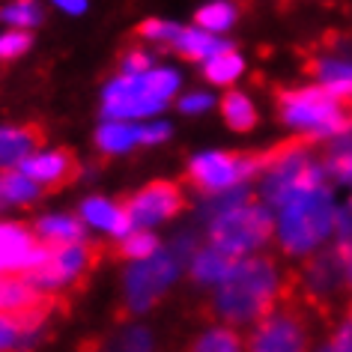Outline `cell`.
Here are the masks:
<instances>
[{
    "label": "cell",
    "mask_w": 352,
    "mask_h": 352,
    "mask_svg": "<svg viewBox=\"0 0 352 352\" xmlns=\"http://www.w3.org/2000/svg\"><path fill=\"white\" fill-rule=\"evenodd\" d=\"M209 104H212V96L209 93H188L179 99V108L186 113H200V111H209Z\"/></svg>",
    "instance_id": "32"
},
{
    "label": "cell",
    "mask_w": 352,
    "mask_h": 352,
    "mask_svg": "<svg viewBox=\"0 0 352 352\" xmlns=\"http://www.w3.org/2000/svg\"><path fill=\"white\" fill-rule=\"evenodd\" d=\"M36 239L45 245H75V242H87L84 224L66 215H51L36 221Z\"/></svg>",
    "instance_id": "18"
},
{
    "label": "cell",
    "mask_w": 352,
    "mask_h": 352,
    "mask_svg": "<svg viewBox=\"0 0 352 352\" xmlns=\"http://www.w3.org/2000/svg\"><path fill=\"white\" fill-rule=\"evenodd\" d=\"M173 48L179 51L182 57H191V60H212L218 54H224V51H230V45H227L224 39H215L212 33L206 30H182L179 39L173 42Z\"/></svg>",
    "instance_id": "19"
},
{
    "label": "cell",
    "mask_w": 352,
    "mask_h": 352,
    "mask_svg": "<svg viewBox=\"0 0 352 352\" xmlns=\"http://www.w3.org/2000/svg\"><path fill=\"white\" fill-rule=\"evenodd\" d=\"M236 263H239V257H230V254H224V251H218L209 245V248L197 251L195 263H191V275H195L200 284H221V280L236 269Z\"/></svg>",
    "instance_id": "17"
},
{
    "label": "cell",
    "mask_w": 352,
    "mask_h": 352,
    "mask_svg": "<svg viewBox=\"0 0 352 352\" xmlns=\"http://www.w3.org/2000/svg\"><path fill=\"white\" fill-rule=\"evenodd\" d=\"M221 111H224L227 126L236 131H251L257 126V111H254V104L245 93H236V90L227 93L221 99Z\"/></svg>",
    "instance_id": "21"
},
{
    "label": "cell",
    "mask_w": 352,
    "mask_h": 352,
    "mask_svg": "<svg viewBox=\"0 0 352 352\" xmlns=\"http://www.w3.org/2000/svg\"><path fill=\"white\" fill-rule=\"evenodd\" d=\"M96 144L104 153H126L131 144H140V129L129 126V122H104L96 135Z\"/></svg>",
    "instance_id": "22"
},
{
    "label": "cell",
    "mask_w": 352,
    "mask_h": 352,
    "mask_svg": "<svg viewBox=\"0 0 352 352\" xmlns=\"http://www.w3.org/2000/svg\"><path fill=\"white\" fill-rule=\"evenodd\" d=\"M39 197V186L21 170H0V209L21 206Z\"/></svg>",
    "instance_id": "20"
},
{
    "label": "cell",
    "mask_w": 352,
    "mask_h": 352,
    "mask_svg": "<svg viewBox=\"0 0 352 352\" xmlns=\"http://www.w3.org/2000/svg\"><path fill=\"white\" fill-rule=\"evenodd\" d=\"M48 293H39L24 278H0V314H21L36 307Z\"/></svg>",
    "instance_id": "16"
},
{
    "label": "cell",
    "mask_w": 352,
    "mask_h": 352,
    "mask_svg": "<svg viewBox=\"0 0 352 352\" xmlns=\"http://www.w3.org/2000/svg\"><path fill=\"white\" fill-rule=\"evenodd\" d=\"M320 352H338V349H334V346H331V343H329V346H322Z\"/></svg>",
    "instance_id": "36"
},
{
    "label": "cell",
    "mask_w": 352,
    "mask_h": 352,
    "mask_svg": "<svg viewBox=\"0 0 352 352\" xmlns=\"http://www.w3.org/2000/svg\"><path fill=\"white\" fill-rule=\"evenodd\" d=\"M307 307L296 298L280 296V307H275L266 320L254 325L248 338V352H307Z\"/></svg>",
    "instance_id": "8"
},
{
    "label": "cell",
    "mask_w": 352,
    "mask_h": 352,
    "mask_svg": "<svg viewBox=\"0 0 352 352\" xmlns=\"http://www.w3.org/2000/svg\"><path fill=\"white\" fill-rule=\"evenodd\" d=\"M233 21H236V6H230V3H209V6H204V10L197 12V24L206 33L227 30Z\"/></svg>",
    "instance_id": "26"
},
{
    "label": "cell",
    "mask_w": 352,
    "mask_h": 352,
    "mask_svg": "<svg viewBox=\"0 0 352 352\" xmlns=\"http://www.w3.org/2000/svg\"><path fill=\"white\" fill-rule=\"evenodd\" d=\"M167 135H170V126H164V122L146 126V129H140V144H162Z\"/></svg>",
    "instance_id": "33"
},
{
    "label": "cell",
    "mask_w": 352,
    "mask_h": 352,
    "mask_svg": "<svg viewBox=\"0 0 352 352\" xmlns=\"http://www.w3.org/2000/svg\"><path fill=\"white\" fill-rule=\"evenodd\" d=\"M254 170H260L257 155H230V153H206L197 155L188 167V182L197 186L200 191L212 195H227L233 191L245 176H251Z\"/></svg>",
    "instance_id": "10"
},
{
    "label": "cell",
    "mask_w": 352,
    "mask_h": 352,
    "mask_svg": "<svg viewBox=\"0 0 352 352\" xmlns=\"http://www.w3.org/2000/svg\"><path fill=\"white\" fill-rule=\"evenodd\" d=\"M146 72H153V69H149V57L144 51H129L122 57V75H146Z\"/></svg>",
    "instance_id": "31"
},
{
    "label": "cell",
    "mask_w": 352,
    "mask_h": 352,
    "mask_svg": "<svg viewBox=\"0 0 352 352\" xmlns=\"http://www.w3.org/2000/svg\"><path fill=\"white\" fill-rule=\"evenodd\" d=\"M340 254H343V266H346V284H349V293H352V242L340 245Z\"/></svg>",
    "instance_id": "34"
},
{
    "label": "cell",
    "mask_w": 352,
    "mask_h": 352,
    "mask_svg": "<svg viewBox=\"0 0 352 352\" xmlns=\"http://www.w3.org/2000/svg\"><path fill=\"white\" fill-rule=\"evenodd\" d=\"M155 254H158V239L146 230H131L117 248V257H129L135 263H144L149 257H155Z\"/></svg>",
    "instance_id": "24"
},
{
    "label": "cell",
    "mask_w": 352,
    "mask_h": 352,
    "mask_svg": "<svg viewBox=\"0 0 352 352\" xmlns=\"http://www.w3.org/2000/svg\"><path fill=\"white\" fill-rule=\"evenodd\" d=\"M272 230H275V221H272L266 206L242 204L212 218L209 239H212V248L230 254V257H242V254L257 251L260 245H266Z\"/></svg>",
    "instance_id": "6"
},
{
    "label": "cell",
    "mask_w": 352,
    "mask_h": 352,
    "mask_svg": "<svg viewBox=\"0 0 352 352\" xmlns=\"http://www.w3.org/2000/svg\"><path fill=\"white\" fill-rule=\"evenodd\" d=\"M60 10H66V12H84L87 10V3H75V0H63V3H60Z\"/></svg>",
    "instance_id": "35"
},
{
    "label": "cell",
    "mask_w": 352,
    "mask_h": 352,
    "mask_svg": "<svg viewBox=\"0 0 352 352\" xmlns=\"http://www.w3.org/2000/svg\"><path fill=\"white\" fill-rule=\"evenodd\" d=\"M28 48H30V33H24V30H12L6 36H0V60H12L24 54Z\"/></svg>",
    "instance_id": "29"
},
{
    "label": "cell",
    "mask_w": 352,
    "mask_h": 352,
    "mask_svg": "<svg viewBox=\"0 0 352 352\" xmlns=\"http://www.w3.org/2000/svg\"><path fill=\"white\" fill-rule=\"evenodd\" d=\"M191 251L188 239H179L173 248H167L155 257H149L144 263H135L126 272V307L129 311H146L167 287L173 284V278L179 275L186 254Z\"/></svg>",
    "instance_id": "7"
},
{
    "label": "cell",
    "mask_w": 352,
    "mask_h": 352,
    "mask_svg": "<svg viewBox=\"0 0 352 352\" xmlns=\"http://www.w3.org/2000/svg\"><path fill=\"white\" fill-rule=\"evenodd\" d=\"M334 209L325 188H314L293 197L280 209L278 236L284 251L289 254H311L325 236L334 230Z\"/></svg>",
    "instance_id": "4"
},
{
    "label": "cell",
    "mask_w": 352,
    "mask_h": 352,
    "mask_svg": "<svg viewBox=\"0 0 352 352\" xmlns=\"http://www.w3.org/2000/svg\"><path fill=\"white\" fill-rule=\"evenodd\" d=\"M48 257V245L39 242L28 227L0 224V275H28Z\"/></svg>",
    "instance_id": "12"
},
{
    "label": "cell",
    "mask_w": 352,
    "mask_h": 352,
    "mask_svg": "<svg viewBox=\"0 0 352 352\" xmlns=\"http://www.w3.org/2000/svg\"><path fill=\"white\" fill-rule=\"evenodd\" d=\"M280 280L269 257H245L215 289L212 314L230 325L263 322L280 302Z\"/></svg>",
    "instance_id": "1"
},
{
    "label": "cell",
    "mask_w": 352,
    "mask_h": 352,
    "mask_svg": "<svg viewBox=\"0 0 352 352\" xmlns=\"http://www.w3.org/2000/svg\"><path fill=\"white\" fill-rule=\"evenodd\" d=\"M45 144V129L36 122L15 129H0V164H21L33 155V149Z\"/></svg>",
    "instance_id": "14"
},
{
    "label": "cell",
    "mask_w": 352,
    "mask_h": 352,
    "mask_svg": "<svg viewBox=\"0 0 352 352\" xmlns=\"http://www.w3.org/2000/svg\"><path fill=\"white\" fill-rule=\"evenodd\" d=\"M0 19L15 24V28L21 30V28H33V24H39L42 15H39V10L33 3H12V6H6V10L0 12Z\"/></svg>",
    "instance_id": "28"
},
{
    "label": "cell",
    "mask_w": 352,
    "mask_h": 352,
    "mask_svg": "<svg viewBox=\"0 0 352 352\" xmlns=\"http://www.w3.org/2000/svg\"><path fill=\"white\" fill-rule=\"evenodd\" d=\"M102 251H104L102 245H90V242L48 245L45 263L19 278H24L30 287H36L39 293L54 289V287H69L75 280H84V275H90L102 257Z\"/></svg>",
    "instance_id": "9"
},
{
    "label": "cell",
    "mask_w": 352,
    "mask_h": 352,
    "mask_svg": "<svg viewBox=\"0 0 352 352\" xmlns=\"http://www.w3.org/2000/svg\"><path fill=\"white\" fill-rule=\"evenodd\" d=\"M280 113L293 129H305L314 138H343L352 135V117L343 113L340 102L320 87L284 90L278 96Z\"/></svg>",
    "instance_id": "5"
},
{
    "label": "cell",
    "mask_w": 352,
    "mask_h": 352,
    "mask_svg": "<svg viewBox=\"0 0 352 352\" xmlns=\"http://www.w3.org/2000/svg\"><path fill=\"white\" fill-rule=\"evenodd\" d=\"M176 87H179V78L170 69H153L146 75H122L104 90V117L111 122L149 117L164 108Z\"/></svg>",
    "instance_id": "3"
},
{
    "label": "cell",
    "mask_w": 352,
    "mask_h": 352,
    "mask_svg": "<svg viewBox=\"0 0 352 352\" xmlns=\"http://www.w3.org/2000/svg\"><path fill=\"white\" fill-rule=\"evenodd\" d=\"M239 75H242V57L233 54V51H224V54H218L206 63V78L212 84H230Z\"/></svg>",
    "instance_id": "25"
},
{
    "label": "cell",
    "mask_w": 352,
    "mask_h": 352,
    "mask_svg": "<svg viewBox=\"0 0 352 352\" xmlns=\"http://www.w3.org/2000/svg\"><path fill=\"white\" fill-rule=\"evenodd\" d=\"M188 352H242V338L236 329L218 325V329H209L200 334L188 346Z\"/></svg>",
    "instance_id": "23"
},
{
    "label": "cell",
    "mask_w": 352,
    "mask_h": 352,
    "mask_svg": "<svg viewBox=\"0 0 352 352\" xmlns=\"http://www.w3.org/2000/svg\"><path fill=\"white\" fill-rule=\"evenodd\" d=\"M117 352H149V334L140 329H131L120 338Z\"/></svg>",
    "instance_id": "30"
},
{
    "label": "cell",
    "mask_w": 352,
    "mask_h": 352,
    "mask_svg": "<svg viewBox=\"0 0 352 352\" xmlns=\"http://www.w3.org/2000/svg\"><path fill=\"white\" fill-rule=\"evenodd\" d=\"M138 33H140V36H144V39H153V42H164V45H173V42L179 39L182 28H176V24H170V21L149 19V21L140 24Z\"/></svg>",
    "instance_id": "27"
},
{
    "label": "cell",
    "mask_w": 352,
    "mask_h": 352,
    "mask_svg": "<svg viewBox=\"0 0 352 352\" xmlns=\"http://www.w3.org/2000/svg\"><path fill=\"white\" fill-rule=\"evenodd\" d=\"M81 215H84V221H90L93 227H102V230H108L113 236H126L131 233V218L126 215V209H122L120 204H111V200H104V197H90V200H84V206H81Z\"/></svg>",
    "instance_id": "15"
},
{
    "label": "cell",
    "mask_w": 352,
    "mask_h": 352,
    "mask_svg": "<svg viewBox=\"0 0 352 352\" xmlns=\"http://www.w3.org/2000/svg\"><path fill=\"white\" fill-rule=\"evenodd\" d=\"M182 206H186L182 188L167 179L149 182L146 188H140L138 195H131L126 204H122V209H126V215L131 218L135 227H153L158 221H167V218H173Z\"/></svg>",
    "instance_id": "11"
},
{
    "label": "cell",
    "mask_w": 352,
    "mask_h": 352,
    "mask_svg": "<svg viewBox=\"0 0 352 352\" xmlns=\"http://www.w3.org/2000/svg\"><path fill=\"white\" fill-rule=\"evenodd\" d=\"M257 162H260V170H266V176H263V197L272 206L284 209L293 197L305 195V191H314V188H322L320 186L322 167L314 164L305 155L302 144L275 146L269 153H260Z\"/></svg>",
    "instance_id": "2"
},
{
    "label": "cell",
    "mask_w": 352,
    "mask_h": 352,
    "mask_svg": "<svg viewBox=\"0 0 352 352\" xmlns=\"http://www.w3.org/2000/svg\"><path fill=\"white\" fill-rule=\"evenodd\" d=\"M19 170L33 179L39 186V182H45L48 188H63L69 182H75V176L81 173V167H78V158L72 153H66V149H57V153H36L30 155L28 162H21Z\"/></svg>",
    "instance_id": "13"
}]
</instances>
